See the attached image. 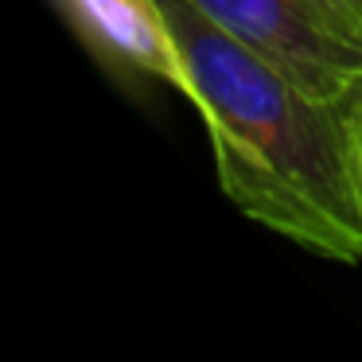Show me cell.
Instances as JSON below:
<instances>
[{
	"label": "cell",
	"instance_id": "6da1fadb",
	"mask_svg": "<svg viewBox=\"0 0 362 362\" xmlns=\"http://www.w3.org/2000/svg\"><path fill=\"white\" fill-rule=\"evenodd\" d=\"M191 71L218 187L245 218L327 261H362V86L315 94L183 0H160Z\"/></svg>",
	"mask_w": 362,
	"mask_h": 362
},
{
	"label": "cell",
	"instance_id": "7a4b0ae2",
	"mask_svg": "<svg viewBox=\"0 0 362 362\" xmlns=\"http://www.w3.org/2000/svg\"><path fill=\"white\" fill-rule=\"evenodd\" d=\"M230 40L245 43L315 94L362 86V43L335 24L320 0H183Z\"/></svg>",
	"mask_w": 362,
	"mask_h": 362
},
{
	"label": "cell",
	"instance_id": "3957f363",
	"mask_svg": "<svg viewBox=\"0 0 362 362\" xmlns=\"http://www.w3.org/2000/svg\"><path fill=\"white\" fill-rule=\"evenodd\" d=\"M66 24L102 63L144 74L191 102V71L160 0H55Z\"/></svg>",
	"mask_w": 362,
	"mask_h": 362
},
{
	"label": "cell",
	"instance_id": "277c9868",
	"mask_svg": "<svg viewBox=\"0 0 362 362\" xmlns=\"http://www.w3.org/2000/svg\"><path fill=\"white\" fill-rule=\"evenodd\" d=\"M320 4L335 16V24L343 28L354 43H362V0H320Z\"/></svg>",
	"mask_w": 362,
	"mask_h": 362
}]
</instances>
